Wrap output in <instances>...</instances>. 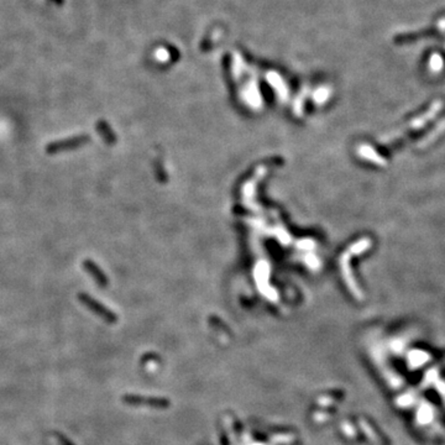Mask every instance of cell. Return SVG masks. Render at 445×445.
I'll return each instance as SVG.
<instances>
[{
  "mask_svg": "<svg viewBox=\"0 0 445 445\" xmlns=\"http://www.w3.org/2000/svg\"><path fill=\"white\" fill-rule=\"evenodd\" d=\"M87 141H88V136H86V135H77V136L66 138V140L54 141V143L48 144L46 146V151L48 154H57V152L68 151V150L77 149V147L86 144Z\"/></svg>",
  "mask_w": 445,
  "mask_h": 445,
  "instance_id": "6da1fadb",
  "label": "cell"
},
{
  "mask_svg": "<svg viewBox=\"0 0 445 445\" xmlns=\"http://www.w3.org/2000/svg\"><path fill=\"white\" fill-rule=\"evenodd\" d=\"M85 267H86V270L88 271V272H91L92 274H93V277L95 280H97V281H99V282H104V276H103V273L100 272L99 270H98V267L97 266H95L93 262L92 261H88V260H87V261H85Z\"/></svg>",
  "mask_w": 445,
  "mask_h": 445,
  "instance_id": "7a4b0ae2",
  "label": "cell"
},
{
  "mask_svg": "<svg viewBox=\"0 0 445 445\" xmlns=\"http://www.w3.org/2000/svg\"><path fill=\"white\" fill-rule=\"evenodd\" d=\"M443 131H444V123H441V124H440V126H439V128H438V129H435V130H434V131H432V132H430V134L428 135V136H427L426 138H424V140H423V143H421V144H420V146L422 147V146H426V145H428V144H430V143H432V141H433V140H434V138H435V137H437L439 134H441V132H443Z\"/></svg>",
  "mask_w": 445,
  "mask_h": 445,
  "instance_id": "3957f363",
  "label": "cell"
}]
</instances>
